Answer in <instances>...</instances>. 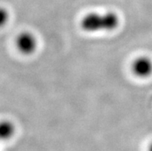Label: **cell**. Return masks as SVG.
Listing matches in <instances>:
<instances>
[{"label":"cell","mask_w":152,"mask_h":151,"mask_svg":"<svg viewBox=\"0 0 152 151\" xmlns=\"http://www.w3.org/2000/svg\"><path fill=\"white\" fill-rule=\"evenodd\" d=\"M119 25L118 15L109 12L105 13L91 12L81 19L80 26L87 33H96L101 31H111Z\"/></svg>","instance_id":"1"},{"label":"cell","mask_w":152,"mask_h":151,"mask_svg":"<svg viewBox=\"0 0 152 151\" xmlns=\"http://www.w3.org/2000/svg\"><path fill=\"white\" fill-rule=\"evenodd\" d=\"M15 44L20 53L25 55H30L37 50V40L32 33L24 32L18 36Z\"/></svg>","instance_id":"2"},{"label":"cell","mask_w":152,"mask_h":151,"mask_svg":"<svg viewBox=\"0 0 152 151\" xmlns=\"http://www.w3.org/2000/svg\"><path fill=\"white\" fill-rule=\"evenodd\" d=\"M131 69L140 78H147L152 74V60L148 56H140L134 60Z\"/></svg>","instance_id":"3"},{"label":"cell","mask_w":152,"mask_h":151,"mask_svg":"<svg viewBox=\"0 0 152 151\" xmlns=\"http://www.w3.org/2000/svg\"><path fill=\"white\" fill-rule=\"evenodd\" d=\"M15 126L10 121L3 120L0 122V141L10 140L15 133Z\"/></svg>","instance_id":"4"},{"label":"cell","mask_w":152,"mask_h":151,"mask_svg":"<svg viewBox=\"0 0 152 151\" xmlns=\"http://www.w3.org/2000/svg\"><path fill=\"white\" fill-rule=\"evenodd\" d=\"M10 19L9 16V12L6 9L2 7H0V28L6 25L8 20Z\"/></svg>","instance_id":"5"},{"label":"cell","mask_w":152,"mask_h":151,"mask_svg":"<svg viewBox=\"0 0 152 151\" xmlns=\"http://www.w3.org/2000/svg\"><path fill=\"white\" fill-rule=\"evenodd\" d=\"M148 151H152V144H151L150 146H149V147H148Z\"/></svg>","instance_id":"6"}]
</instances>
